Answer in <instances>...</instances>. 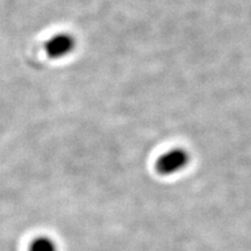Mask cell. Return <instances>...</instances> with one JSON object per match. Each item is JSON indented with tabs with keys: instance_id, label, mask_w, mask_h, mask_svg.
<instances>
[{
	"instance_id": "obj_1",
	"label": "cell",
	"mask_w": 251,
	"mask_h": 251,
	"mask_svg": "<svg viewBox=\"0 0 251 251\" xmlns=\"http://www.w3.org/2000/svg\"><path fill=\"white\" fill-rule=\"evenodd\" d=\"M190 153L183 148L169 150L158 157L156 162V171L162 176H171L183 171L190 163Z\"/></svg>"
},
{
	"instance_id": "obj_2",
	"label": "cell",
	"mask_w": 251,
	"mask_h": 251,
	"mask_svg": "<svg viewBox=\"0 0 251 251\" xmlns=\"http://www.w3.org/2000/svg\"><path fill=\"white\" fill-rule=\"evenodd\" d=\"M45 48L50 58H64L76 48V40L70 34L59 33L48 40Z\"/></svg>"
},
{
	"instance_id": "obj_3",
	"label": "cell",
	"mask_w": 251,
	"mask_h": 251,
	"mask_svg": "<svg viewBox=\"0 0 251 251\" xmlns=\"http://www.w3.org/2000/svg\"><path fill=\"white\" fill-rule=\"evenodd\" d=\"M29 251H57L55 242L49 237H37L30 244Z\"/></svg>"
}]
</instances>
